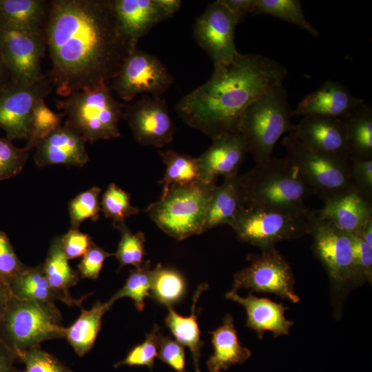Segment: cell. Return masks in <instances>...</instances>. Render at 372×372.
<instances>
[{"instance_id":"obj_10","label":"cell","mask_w":372,"mask_h":372,"mask_svg":"<svg viewBox=\"0 0 372 372\" xmlns=\"http://www.w3.org/2000/svg\"><path fill=\"white\" fill-rule=\"evenodd\" d=\"M311 211L299 212L267 207H245L230 227L243 242L264 251L279 242L298 239L310 232Z\"/></svg>"},{"instance_id":"obj_3","label":"cell","mask_w":372,"mask_h":372,"mask_svg":"<svg viewBox=\"0 0 372 372\" xmlns=\"http://www.w3.org/2000/svg\"><path fill=\"white\" fill-rule=\"evenodd\" d=\"M245 207L309 211L305 200L313 195L298 169L286 158L271 156L249 172L238 174Z\"/></svg>"},{"instance_id":"obj_29","label":"cell","mask_w":372,"mask_h":372,"mask_svg":"<svg viewBox=\"0 0 372 372\" xmlns=\"http://www.w3.org/2000/svg\"><path fill=\"white\" fill-rule=\"evenodd\" d=\"M113 303L97 301L89 310L81 309V314L68 327H65L64 338L75 353L83 357L94 346L101 327L102 318Z\"/></svg>"},{"instance_id":"obj_54","label":"cell","mask_w":372,"mask_h":372,"mask_svg":"<svg viewBox=\"0 0 372 372\" xmlns=\"http://www.w3.org/2000/svg\"><path fill=\"white\" fill-rule=\"evenodd\" d=\"M10 81L0 53V88Z\"/></svg>"},{"instance_id":"obj_16","label":"cell","mask_w":372,"mask_h":372,"mask_svg":"<svg viewBox=\"0 0 372 372\" xmlns=\"http://www.w3.org/2000/svg\"><path fill=\"white\" fill-rule=\"evenodd\" d=\"M124 112L133 136L141 145L162 147L172 142L175 126L163 98L143 94L124 105Z\"/></svg>"},{"instance_id":"obj_31","label":"cell","mask_w":372,"mask_h":372,"mask_svg":"<svg viewBox=\"0 0 372 372\" xmlns=\"http://www.w3.org/2000/svg\"><path fill=\"white\" fill-rule=\"evenodd\" d=\"M342 120L350 158L372 159V108L364 103Z\"/></svg>"},{"instance_id":"obj_13","label":"cell","mask_w":372,"mask_h":372,"mask_svg":"<svg viewBox=\"0 0 372 372\" xmlns=\"http://www.w3.org/2000/svg\"><path fill=\"white\" fill-rule=\"evenodd\" d=\"M44 30L0 29V53L11 81L28 85L41 76Z\"/></svg>"},{"instance_id":"obj_30","label":"cell","mask_w":372,"mask_h":372,"mask_svg":"<svg viewBox=\"0 0 372 372\" xmlns=\"http://www.w3.org/2000/svg\"><path fill=\"white\" fill-rule=\"evenodd\" d=\"M11 296L18 299L54 303L59 300L70 307V302L48 282L42 265L26 267L14 277L8 286Z\"/></svg>"},{"instance_id":"obj_33","label":"cell","mask_w":372,"mask_h":372,"mask_svg":"<svg viewBox=\"0 0 372 372\" xmlns=\"http://www.w3.org/2000/svg\"><path fill=\"white\" fill-rule=\"evenodd\" d=\"M186 291L183 276L177 270L157 264L152 271L149 296L167 307L179 302Z\"/></svg>"},{"instance_id":"obj_35","label":"cell","mask_w":372,"mask_h":372,"mask_svg":"<svg viewBox=\"0 0 372 372\" xmlns=\"http://www.w3.org/2000/svg\"><path fill=\"white\" fill-rule=\"evenodd\" d=\"M100 203L101 211L105 218L112 220L116 229L125 224L127 218L141 211L131 205L129 194L114 183L108 185Z\"/></svg>"},{"instance_id":"obj_55","label":"cell","mask_w":372,"mask_h":372,"mask_svg":"<svg viewBox=\"0 0 372 372\" xmlns=\"http://www.w3.org/2000/svg\"></svg>"},{"instance_id":"obj_14","label":"cell","mask_w":372,"mask_h":372,"mask_svg":"<svg viewBox=\"0 0 372 372\" xmlns=\"http://www.w3.org/2000/svg\"><path fill=\"white\" fill-rule=\"evenodd\" d=\"M294 285L291 267L276 247H272L253 256L248 267L235 273L232 290L244 288L269 293L298 303L300 298L294 292Z\"/></svg>"},{"instance_id":"obj_38","label":"cell","mask_w":372,"mask_h":372,"mask_svg":"<svg viewBox=\"0 0 372 372\" xmlns=\"http://www.w3.org/2000/svg\"><path fill=\"white\" fill-rule=\"evenodd\" d=\"M101 189L94 186L72 198L68 204L72 228L79 229L85 220L96 221L100 216Z\"/></svg>"},{"instance_id":"obj_8","label":"cell","mask_w":372,"mask_h":372,"mask_svg":"<svg viewBox=\"0 0 372 372\" xmlns=\"http://www.w3.org/2000/svg\"><path fill=\"white\" fill-rule=\"evenodd\" d=\"M309 223L313 254L328 273L335 303H340L350 290L362 285L353 236L320 218L315 211H311Z\"/></svg>"},{"instance_id":"obj_47","label":"cell","mask_w":372,"mask_h":372,"mask_svg":"<svg viewBox=\"0 0 372 372\" xmlns=\"http://www.w3.org/2000/svg\"><path fill=\"white\" fill-rule=\"evenodd\" d=\"M60 238L62 250L68 260L83 256L93 241L88 234L72 227Z\"/></svg>"},{"instance_id":"obj_48","label":"cell","mask_w":372,"mask_h":372,"mask_svg":"<svg viewBox=\"0 0 372 372\" xmlns=\"http://www.w3.org/2000/svg\"><path fill=\"white\" fill-rule=\"evenodd\" d=\"M356 267L362 284L372 282V248L358 235H352Z\"/></svg>"},{"instance_id":"obj_6","label":"cell","mask_w":372,"mask_h":372,"mask_svg":"<svg viewBox=\"0 0 372 372\" xmlns=\"http://www.w3.org/2000/svg\"><path fill=\"white\" fill-rule=\"evenodd\" d=\"M66 122L86 142L94 143L121 136L119 123L125 119L124 105L112 95L107 85L93 90H78L56 100Z\"/></svg>"},{"instance_id":"obj_18","label":"cell","mask_w":372,"mask_h":372,"mask_svg":"<svg viewBox=\"0 0 372 372\" xmlns=\"http://www.w3.org/2000/svg\"><path fill=\"white\" fill-rule=\"evenodd\" d=\"M247 153L245 139L240 132L213 139L209 148L197 157L200 180L213 183L218 176L226 178L238 174Z\"/></svg>"},{"instance_id":"obj_49","label":"cell","mask_w":372,"mask_h":372,"mask_svg":"<svg viewBox=\"0 0 372 372\" xmlns=\"http://www.w3.org/2000/svg\"><path fill=\"white\" fill-rule=\"evenodd\" d=\"M234 14L238 23L242 21L247 14H251L255 0H223Z\"/></svg>"},{"instance_id":"obj_32","label":"cell","mask_w":372,"mask_h":372,"mask_svg":"<svg viewBox=\"0 0 372 372\" xmlns=\"http://www.w3.org/2000/svg\"><path fill=\"white\" fill-rule=\"evenodd\" d=\"M158 154L166 166L162 184L164 196L173 185H185L200 179L197 157L178 153L172 149L159 151Z\"/></svg>"},{"instance_id":"obj_53","label":"cell","mask_w":372,"mask_h":372,"mask_svg":"<svg viewBox=\"0 0 372 372\" xmlns=\"http://www.w3.org/2000/svg\"><path fill=\"white\" fill-rule=\"evenodd\" d=\"M10 296L8 289L0 286V322L5 313Z\"/></svg>"},{"instance_id":"obj_34","label":"cell","mask_w":372,"mask_h":372,"mask_svg":"<svg viewBox=\"0 0 372 372\" xmlns=\"http://www.w3.org/2000/svg\"><path fill=\"white\" fill-rule=\"evenodd\" d=\"M251 14H266L280 19L304 30L313 37L317 29L305 17L298 0H255Z\"/></svg>"},{"instance_id":"obj_24","label":"cell","mask_w":372,"mask_h":372,"mask_svg":"<svg viewBox=\"0 0 372 372\" xmlns=\"http://www.w3.org/2000/svg\"><path fill=\"white\" fill-rule=\"evenodd\" d=\"M214 352L207 361L209 372H221L231 366L242 364L249 358L251 351L239 342L233 318L227 314L223 324L209 331Z\"/></svg>"},{"instance_id":"obj_21","label":"cell","mask_w":372,"mask_h":372,"mask_svg":"<svg viewBox=\"0 0 372 372\" xmlns=\"http://www.w3.org/2000/svg\"><path fill=\"white\" fill-rule=\"evenodd\" d=\"M364 103L342 83L328 80L300 101L292 111V116L316 115L342 118Z\"/></svg>"},{"instance_id":"obj_23","label":"cell","mask_w":372,"mask_h":372,"mask_svg":"<svg viewBox=\"0 0 372 372\" xmlns=\"http://www.w3.org/2000/svg\"><path fill=\"white\" fill-rule=\"evenodd\" d=\"M321 218L338 229L355 235L372 218V206L356 191L324 201L322 209L315 210Z\"/></svg>"},{"instance_id":"obj_44","label":"cell","mask_w":372,"mask_h":372,"mask_svg":"<svg viewBox=\"0 0 372 372\" xmlns=\"http://www.w3.org/2000/svg\"><path fill=\"white\" fill-rule=\"evenodd\" d=\"M350 176L355 191L372 204V159L350 158Z\"/></svg>"},{"instance_id":"obj_4","label":"cell","mask_w":372,"mask_h":372,"mask_svg":"<svg viewBox=\"0 0 372 372\" xmlns=\"http://www.w3.org/2000/svg\"><path fill=\"white\" fill-rule=\"evenodd\" d=\"M216 186V183L200 179L185 185H173L145 211L158 228L176 240L201 234Z\"/></svg>"},{"instance_id":"obj_39","label":"cell","mask_w":372,"mask_h":372,"mask_svg":"<svg viewBox=\"0 0 372 372\" xmlns=\"http://www.w3.org/2000/svg\"><path fill=\"white\" fill-rule=\"evenodd\" d=\"M63 112L55 113L45 103V100L39 101L33 110L32 123L30 137L25 145L32 149L42 139L62 125Z\"/></svg>"},{"instance_id":"obj_51","label":"cell","mask_w":372,"mask_h":372,"mask_svg":"<svg viewBox=\"0 0 372 372\" xmlns=\"http://www.w3.org/2000/svg\"><path fill=\"white\" fill-rule=\"evenodd\" d=\"M158 5L170 18L180 10L182 1L180 0H156Z\"/></svg>"},{"instance_id":"obj_28","label":"cell","mask_w":372,"mask_h":372,"mask_svg":"<svg viewBox=\"0 0 372 372\" xmlns=\"http://www.w3.org/2000/svg\"><path fill=\"white\" fill-rule=\"evenodd\" d=\"M49 4L45 0H0V29H43Z\"/></svg>"},{"instance_id":"obj_20","label":"cell","mask_w":372,"mask_h":372,"mask_svg":"<svg viewBox=\"0 0 372 372\" xmlns=\"http://www.w3.org/2000/svg\"><path fill=\"white\" fill-rule=\"evenodd\" d=\"M118 27L132 50L141 38L169 17L156 0H111Z\"/></svg>"},{"instance_id":"obj_2","label":"cell","mask_w":372,"mask_h":372,"mask_svg":"<svg viewBox=\"0 0 372 372\" xmlns=\"http://www.w3.org/2000/svg\"><path fill=\"white\" fill-rule=\"evenodd\" d=\"M287 74L275 60L239 53L230 63L214 67L209 79L182 97L175 110L184 123L211 140L237 133L248 107L282 85Z\"/></svg>"},{"instance_id":"obj_45","label":"cell","mask_w":372,"mask_h":372,"mask_svg":"<svg viewBox=\"0 0 372 372\" xmlns=\"http://www.w3.org/2000/svg\"><path fill=\"white\" fill-rule=\"evenodd\" d=\"M112 256H114V253L105 251L92 241L77 265L79 276L81 278L97 279L104 261Z\"/></svg>"},{"instance_id":"obj_40","label":"cell","mask_w":372,"mask_h":372,"mask_svg":"<svg viewBox=\"0 0 372 372\" xmlns=\"http://www.w3.org/2000/svg\"><path fill=\"white\" fill-rule=\"evenodd\" d=\"M161 335L159 327L154 324L152 330L146 335L145 340L132 348L124 359L114 364V367L146 366L152 371L154 368V360L157 357L158 342Z\"/></svg>"},{"instance_id":"obj_26","label":"cell","mask_w":372,"mask_h":372,"mask_svg":"<svg viewBox=\"0 0 372 372\" xmlns=\"http://www.w3.org/2000/svg\"><path fill=\"white\" fill-rule=\"evenodd\" d=\"M61 244L60 236H55L51 242L46 258L41 263L44 274L50 286L68 299L72 306L80 307L87 297L74 298L70 294V289L76 285L79 280V273L68 262Z\"/></svg>"},{"instance_id":"obj_17","label":"cell","mask_w":372,"mask_h":372,"mask_svg":"<svg viewBox=\"0 0 372 372\" xmlns=\"http://www.w3.org/2000/svg\"><path fill=\"white\" fill-rule=\"evenodd\" d=\"M291 133L313 150L342 159L350 158L344 126L340 118L304 116Z\"/></svg>"},{"instance_id":"obj_41","label":"cell","mask_w":372,"mask_h":372,"mask_svg":"<svg viewBox=\"0 0 372 372\" xmlns=\"http://www.w3.org/2000/svg\"><path fill=\"white\" fill-rule=\"evenodd\" d=\"M30 149L17 147L10 139L0 136V181L11 178L23 169Z\"/></svg>"},{"instance_id":"obj_15","label":"cell","mask_w":372,"mask_h":372,"mask_svg":"<svg viewBox=\"0 0 372 372\" xmlns=\"http://www.w3.org/2000/svg\"><path fill=\"white\" fill-rule=\"evenodd\" d=\"M238 24L223 0L209 3L196 20L194 37L212 60L214 67L230 63L240 53L235 45Z\"/></svg>"},{"instance_id":"obj_22","label":"cell","mask_w":372,"mask_h":372,"mask_svg":"<svg viewBox=\"0 0 372 372\" xmlns=\"http://www.w3.org/2000/svg\"><path fill=\"white\" fill-rule=\"evenodd\" d=\"M225 298L242 305L247 311L246 325L262 339L266 331H271L275 338L288 335L293 322L285 317L288 307L265 298H258L249 293L241 297L236 291H228Z\"/></svg>"},{"instance_id":"obj_37","label":"cell","mask_w":372,"mask_h":372,"mask_svg":"<svg viewBox=\"0 0 372 372\" xmlns=\"http://www.w3.org/2000/svg\"><path fill=\"white\" fill-rule=\"evenodd\" d=\"M117 230L121 233V238L114 256L119 262V269L127 265L139 268L146 254L145 234L141 231L132 232L125 224Z\"/></svg>"},{"instance_id":"obj_5","label":"cell","mask_w":372,"mask_h":372,"mask_svg":"<svg viewBox=\"0 0 372 372\" xmlns=\"http://www.w3.org/2000/svg\"><path fill=\"white\" fill-rule=\"evenodd\" d=\"M291 117L288 94L282 85L267 91L248 107L242 116L239 132L256 165L269 160L280 138L293 130Z\"/></svg>"},{"instance_id":"obj_25","label":"cell","mask_w":372,"mask_h":372,"mask_svg":"<svg viewBox=\"0 0 372 372\" xmlns=\"http://www.w3.org/2000/svg\"><path fill=\"white\" fill-rule=\"evenodd\" d=\"M245 207L238 174L224 178L216 185L209 206L204 232L222 225L231 224L237 214Z\"/></svg>"},{"instance_id":"obj_27","label":"cell","mask_w":372,"mask_h":372,"mask_svg":"<svg viewBox=\"0 0 372 372\" xmlns=\"http://www.w3.org/2000/svg\"><path fill=\"white\" fill-rule=\"evenodd\" d=\"M208 287L207 284L203 283L196 290L192 300L191 313L188 316L179 315L172 307H167L168 313L165 319L167 327L179 343L189 348L196 372H200L199 360L201 349L204 342L200 339V331L198 327L196 313V306L203 291Z\"/></svg>"},{"instance_id":"obj_36","label":"cell","mask_w":372,"mask_h":372,"mask_svg":"<svg viewBox=\"0 0 372 372\" xmlns=\"http://www.w3.org/2000/svg\"><path fill=\"white\" fill-rule=\"evenodd\" d=\"M152 271L149 260L144 261L139 268L131 270L125 285L109 300L114 304L120 298H130L135 307L142 311L145 300L150 295Z\"/></svg>"},{"instance_id":"obj_7","label":"cell","mask_w":372,"mask_h":372,"mask_svg":"<svg viewBox=\"0 0 372 372\" xmlns=\"http://www.w3.org/2000/svg\"><path fill=\"white\" fill-rule=\"evenodd\" d=\"M59 309L52 302H37L10 296L0 322V339L16 355L40 347L41 342L63 338Z\"/></svg>"},{"instance_id":"obj_52","label":"cell","mask_w":372,"mask_h":372,"mask_svg":"<svg viewBox=\"0 0 372 372\" xmlns=\"http://www.w3.org/2000/svg\"><path fill=\"white\" fill-rule=\"evenodd\" d=\"M357 234L372 248V218L366 223L360 231Z\"/></svg>"},{"instance_id":"obj_12","label":"cell","mask_w":372,"mask_h":372,"mask_svg":"<svg viewBox=\"0 0 372 372\" xmlns=\"http://www.w3.org/2000/svg\"><path fill=\"white\" fill-rule=\"evenodd\" d=\"M53 87L51 78L45 74L31 84L10 81L0 88V127L8 139L28 140L34 107L45 100Z\"/></svg>"},{"instance_id":"obj_42","label":"cell","mask_w":372,"mask_h":372,"mask_svg":"<svg viewBox=\"0 0 372 372\" xmlns=\"http://www.w3.org/2000/svg\"><path fill=\"white\" fill-rule=\"evenodd\" d=\"M17 357L25 364V369L19 372H74L40 347L19 352Z\"/></svg>"},{"instance_id":"obj_50","label":"cell","mask_w":372,"mask_h":372,"mask_svg":"<svg viewBox=\"0 0 372 372\" xmlns=\"http://www.w3.org/2000/svg\"><path fill=\"white\" fill-rule=\"evenodd\" d=\"M17 359L14 351L0 339V372H19L14 366Z\"/></svg>"},{"instance_id":"obj_11","label":"cell","mask_w":372,"mask_h":372,"mask_svg":"<svg viewBox=\"0 0 372 372\" xmlns=\"http://www.w3.org/2000/svg\"><path fill=\"white\" fill-rule=\"evenodd\" d=\"M172 83V75L158 58L136 48L125 57L108 86L122 100L132 102L140 94L161 96Z\"/></svg>"},{"instance_id":"obj_9","label":"cell","mask_w":372,"mask_h":372,"mask_svg":"<svg viewBox=\"0 0 372 372\" xmlns=\"http://www.w3.org/2000/svg\"><path fill=\"white\" fill-rule=\"evenodd\" d=\"M288 160L313 194L324 201L355 191L350 176V158L342 159L313 150L291 132L282 141Z\"/></svg>"},{"instance_id":"obj_43","label":"cell","mask_w":372,"mask_h":372,"mask_svg":"<svg viewBox=\"0 0 372 372\" xmlns=\"http://www.w3.org/2000/svg\"><path fill=\"white\" fill-rule=\"evenodd\" d=\"M26 266L17 256L8 236L0 230V286L8 289L11 280Z\"/></svg>"},{"instance_id":"obj_19","label":"cell","mask_w":372,"mask_h":372,"mask_svg":"<svg viewBox=\"0 0 372 372\" xmlns=\"http://www.w3.org/2000/svg\"><path fill=\"white\" fill-rule=\"evenodd\" d=\"M85 140L66 122L41 140L34 147L38 167L54 165L83 167L90 160Z\"/></svg>"},{"instance_id":"obj_1","label":"cell","mask_w":372,"mask_h":372,"mask_svg":"<svg viewBox=\"0 0 372 372\" xmlns=\"http://www.w3.org/2000/svg\"><path fill=\"white\" fill-rule=\"evenodd\" d=\"M57 94L109 85L132 50L121 34L111 0H53L44 24Z\"/></svg>"},{"instance_id":"obj_46","label":"cell","mask_w":372,"mask_h":372,"mask_svg":"<svg viewBox=\"0 0 372 372\" xmlns=\"http://www.w3.org/2000/svg\"><path fill=\"white\" fill-rule=\"evenodd\" d=\"M157 358L176 372H188L185 369L184 346L171 337L161 335L158 342Z\"/></svg>"}]
</instances>
